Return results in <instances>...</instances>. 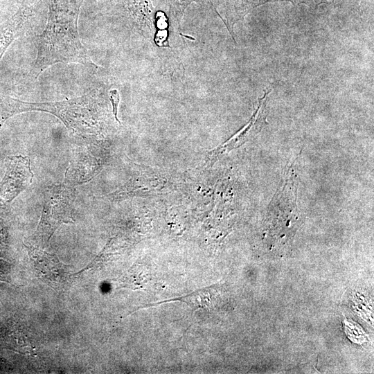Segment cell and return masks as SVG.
<instances>
[{
	"instance_id": "6da1fadb",
	"label": "cell",
	"mask_w": 374,
	"mask_h": 374,
	"mask_svg": "<svg viewBox=\"0 0 374 374\" xmlns=\"http://www.w3.org/2000/svg\"><path fill=\"white\" fill-rule=\"evenodd\" d=\"M84 0H49L46 25L36 37L32 74L37 78L51 65L78 63L96 70L79 37L78 20Z\"/></svg>"
},
{
	"instance_id": "7a4b0ae2",
	"label": "cell",
	"mask_w": 374,
	"mask_h": 374,
	"mask_svg": "<svg viewBox=\"0 0 374 374\" xmlns=\"http://www.w3.org/2000/svg\"><path fill=\"white\" fill-rule=\"evenodd\" d=\"M100 92L93 90L80 97L44 103L27 102L10 96L0 98V127L12 116L27 112H44L58 118L74 134L87 139L101 130Z\"/></svg>"
},
{
	"instance_id": "5b68a950",
	"label": "cell",
	"mask_w": 374,
	"mask_h": 374,
	"mask_svg": "<svg viewBox=\"0 0 374 374\" xmlns=\"http://www.w3.org/2000/svg\"><path fill=\"white\" fill-rule=\"evenodd\" d=\"M30 259L42 278L53 285H63L69 281L71 274L66 267L53 254L37 247L25 244Z\"/></svg>"
},
{
	"instance_id": "277c9868",
	"label": "cell",
	"mask_w": 374,
	"mask_h": 374,
	"mask_svg": "<svg viewBox=\"0 0 374 374\" xmlns=\"http://www.w3.org/2000/svg\"><path fill=\"white\" fill-rule=\"evenodd\" d=\"M33 177L28 157H8L6 172L0 182V205L10 203L32 183Z\"/></svg>"
},
{
	"instance_id": "52a82bcc",
	"label": "cell",
	"mask_w": 374,
	"mask_h": 374,
	"mask_svg": "<svg viewBox=\"0 0 374 374\" xmlns=\"http://www.w3.org/2000/svg\"><path fill=\"white\" fill-rule=\"evenodd\" d=\"M290 1L293 3L311 4L314 0H225L223 16L221 19L226 26L229 33L235 41L233 26L250 12L253 9L268 2Z\"/></svg>"
},
{
	"instance_id": "3957f363",
	"label": "cell",
	"mask_w": 374,
	"mask_h": 374,
	"mask_svg": "<svg viewBox=\"0 0 374 374\" xmlns=\"http://www.w3.org/2000/svg\"><path fill=\"white\" fill-rule=\"evenodd\" d=\"M74 188L65 182L46 189L41 218L35 233L38 240L48 242L60 225L74 222Z\"/></svg>"
},
{
	"instance_id": "30bf717a",
	"label": "cell",
	"mask_w": 374,
	"mask_h": 374,
	"mask_svg": "<svg viewBox=\"0 0 374 374\" xmlns=\"http://www.w3.org/2000/svg\"><path fill=\"white\" fill-rule=\"evenodd\" d=\"M109 98L112 106V113L116 121L121 124L120 121L118 118V106L120 102V96L118 91L116 89H112L109 91Z\"/></svg>"
},
{
	"instance_id": "9c48e42d",
	"label": "cell",
	"mask_w": 374,
	"mask_h": 374,
	"mask_svg": "<svg viewBox=\"0 0 374 374\" xmlns=\"http://www.w3.org/2000/svg\"><path fill=\"white\" fill-rule=\"evenodd\" d=\"M168 2L169 6L170 18L175 25H180L186 9L193 2L206 5L213 9L217 15V11L211 0H168Z\"/></svg>"
},
{
	"instance_id": "ba28073f",
	"label": "cell",
	"mask_w": 374,
	"mask_h": 374,
	"mask_svg": "<svg viewBox=\"0 0 374 374\" xmlns=\"http://www.w3.org/2000/svg\"><path fill=\"white\" fill-rule=\"evenodd\" d=\"M34 16L33 7L24 6L0 25V62L10 45L24 33Z\"/></svg>"
},
{
	"instance_id": "8fae6325",
	"label": "cell",
	"mask_w": 374,
	"mask_h": 374,
	"mask_svg": "<svg viewBox=\"0 0 374 374\" xmlns=\"http://www.w3.org/2000/svg\"><path fill=\"white\" fill-rule=\"evenodd\" d=\"M100 1H102V2H110L112 1H114V0H99Z\"/></svg>"
},
{
	"instance_id": "8992f818",
	"label": "cell",
	"mask_w": 374,
	"mask_h": 374,
	"mask_svg": "<svg viewBox=\"0 0 374 374\" xmlns=\"http://www.w3.org/2000/svg\"><path fill=\"white\" fill-rule=\"evenodd\" d=\"M125 11L142 34L153 37L157 29L159 12H156L150 0H122Z\"/></svg>"
}]
</instances>
